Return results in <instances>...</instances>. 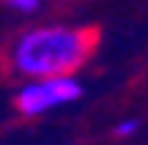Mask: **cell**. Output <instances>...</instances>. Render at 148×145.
I'll return each mask as SVG.
<instances>
[{"instance_id":"6da1fadb","label":"cell","mask_w":148,"mask_h":145,"mask_svg":"<svg viewBox=\"0 0 148 145\" xmlns=\"http://www.w3.org/2000/svg\"><path fill=\"white\" fill-rule=\"evenodd\" d=\"M97 48V29L90 26H32L19 32L7 52L10 71L23 81L52 78V74H77L90 61Z\"/></svg>"},{"instance_id":"7a4b0ae2","label":"cell","mask_w":148,"mask_h":145,"mask_svg":"<svg viewBox=\"0 0 148 145\" xmlns=\"http://www.w3.org/2000/svg\"><path fill=\"white\" fill-rule=\"evenodd\" d=\"M84 97V84L77 74H52V78H29L26 84H19L13 93V107L19 116L39 119L45 113H52L58 107L77 103Z\"/></svg>"},{"instance_id":"3957f363","label":"cell","mask_w":148,"mask_h":145,"mask_svg":"<svg viewBox=\"0 0 148 145\" xmlns=\"http://www.w3.org/2000/svg\"><path fill=\"white\" fill-rule=\"evenodd\" d=\"M7 10H13V13H23V16H32V13H39L42 10V3L45 0H0Z\"/></svg>"},{"instance_id":"277c9868","label":"cell","mask_w":148,"mask_h":145,"mask_svg":"<svg viewBox=\"0 0 148 145\" xmlns=\"http://www.w3.org/2000/svg\"><path fill=\"white\" fill-rule=\"evenodd\" d=\"M138 126H142L138 119H122V123H116V135H119V139L135 135V132H138Z\"/></svg>"}]
</instances>
